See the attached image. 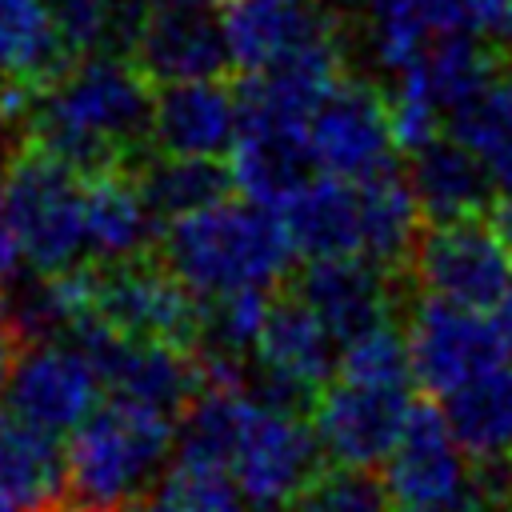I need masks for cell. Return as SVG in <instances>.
Returning <instances> with one entry per match:
<instances>
[{"label":"cell","mask_w":512,"mask_h":512,"mask_svg":"<svg viewBox=\"0 0 512 512\" xmlns=\"http://www.w3.org/2000/svg\"><path fill=\"white\" fill-rule=\"evenodd\" d=\"M152 80L136 60L92 52L68 60L32 92L28 144L80 176L136 168L152 152Z\"/></svg>","instance_id":"6da1fadb"},{"label":"cell","mask_w":512,"mask_h":512,"mask_svg":"<svg viewBox=\"0 0 512 512\" xmlns=\"http://www.w3.org/2000/svg\"><path fill=\"white\" fill-rule=\"evenodd\" d=\"M156 252L196 296L232 288H280L296 256L280 212L248 196H228L212 208L164 224Z\"/></svg>","instance_id":"7a4b0ae2"},{"label":"cell","mask_w":512,"mask_h":512,"mask_svg":"<svg viewBox=\"0 0 512 512\" xmlns=\"http://www.w3.org/2000/svg\"><path fill=\"white\" fill-rule=\"evenodd\" d=\"M176 444V416L108 396L84 424L68 432V504L80 512H124L164 472Z\"/></svg>","instance_id":"3957f363"},{"label":"cell","mask_w":512,"mask_h":512,"mask_svg":"<svg viewBox=\"0 0 512 512\" xmlns=\"http://www.w3.org/2000/svg\"><path fill=\"white\" fill-rule=\"evenodd\" d=\"M24 260L36 272H68L84 260V176L36 144H24L0 172Z\"/></svg>","instance_id":"277c9868"},{"label":"cell","mask_w":512,"mask_h":512,"mask_svg":"<svg viewBox=\"0 0 512 512\" xmlns=\"http://www.w3.org/2000/svg\"><path fill=\"white\" fill-rule=\"evenodd\" d=\"M84 316H100L112 328L140 340H168L180 348L200 344L204 296H196L160 252H144L116 264L84 260Z\"/></svg>","instance_id":"5b68a950"},{"label":"cell","mask_w":512,"mask_h":512,"mask_svg":"<svg viewBox=\"0 0 512 512\" xmlns=\"http://www.w3.org/2000/svg\"><path fill=\"white\" fill-rule=\"evenodd\" d=\"M404 276L424 296L496 312L512 296V248L484 216L424 220Z\"/></svg>","instance_id":"8992f818"},{"label":"cell","mask_w":512,"mask_h":512,"mask_svg":"<svg viewBox=\"0 0 512 512\" xmlns=\"http://www.w3.org/2000/svg\"><path fill=\"white\" fill-rule=\"evenodd\" d=\"M384 484L396 512H484L476 460L452 432L444 408L412 400L400 440L384 460Z\"/></svg>","instance_id":"52a82bcc"},{"label":"cell","mask_w":512,"mask_h":512,"mask_svg":"<svg viewBox=\"0 0 512 512\" xmlns=\"http://www.w3.org/2000/svg\"><path fill=\"white\" fill-rule=\"evenodd\" d=\"M408 360H412V384L428 392L432 400H444L464 380L504 364L512 356V344L496 316H484L476 308L424 296L408 304Z\"/></svg>","instance_id":"ba28073f"},{"label":"cell","mask_w":512,"mask_h":512,"mask_svg":"<svg viewBox=\"0 0 512 512\" xmlns=\"http://www.w3.org/2000/svg\"><path fill=\"white\" fill-rule=\"evenodd\" d=\"M132 60L148 80H204L232 64L228 8L220 0H136Z\"/></svg>","instance_id":"9c48e42d"},{"label":"cell","mask_w":512,"mask_h":512,"mask_svg":"<svg viewBox=\"0 0 512 512\" xmlns=\"http://www.w3.org/2000/svg\"><path fill=\"white\" fill-rule=\"evenodd\" d=\"M328 464L312 420L252 400L240 444L232 452V476L256 512L288 508Z\"/></svg>","instance_id":"30bf717a"},{"label":"cell","mask_w":512,"mask_h":512,"mask_svg":"<svg viewBox=\"0 0 512 512\" xmlns=\"http://www.w3.org/2000/svg\"><path fill=\"white\" fill-rule=\"evenodd\" d=\"M308 148H312L316 172L356 180V184L396 168L400 144L392 132L388 96H380L364 80L340 76L308 116Z\"/></svg>","instance_id":"8fae6325"},{"label":"cell","mask_w":512,"mask_h":512,"mask_svg":"<svg viewBox=\"0 0 512 512\" xmlns=\"http://www.w3.org/2000/svg\"><path fill=\"white\" fill-rule=\"evenodd\" d=\"M408 412H412L408 384H356L332 376L320 388L308 416L328 464L376 468L388 460L392 444L400 440Z\"/></svg>","instance_id":"7c38bea8"},{"label":"cell","mask_w":512,"mask_h":512,"mask_svg":"<svg viewBox=\"0 0 512 512\" xmlns=\"http://www.w3.org/2000/svg\"><path fill=\"white\" fill-rule=\"evenodd\" d=\"M100 388L104 384L96 368L76 344L40 340L24 348L4 400H8V412H16L20 420L52 436H64L92 416Z\"/></svg>","instance_id":"4fadbf2b"},{"label":"cell","mask_w":512,"mask_h":512,"mask_svg":"<svg viewBox=\"0 0 512 512\" xmlns=\"http://www.w3.org/2000/svg\"><path fill=\"white\" fill-rule=\"evenodd\" d=\"M292 288L316 308V316L344 344L356 332L380 324L384 316H396V304L404 300V292L412 284H408V276H392L376 260L352 252V256L304 260Z\"/></svg>","instance_id":"5bb4252c"},{"label":"cell","mask_w":512,"mask_h":512,"mask_svg":"<svg viewBox=\"0 0 512 512\" xmlns=\"http://www.w3.org/2000/svg\"><path fill=\"white\" fill-rule=\"evenodd\" d=\"M240 132V96L204 80H172L152 100V152L164 156H228Z\"/></svg>","instance_id":"9a60e30c"},{"label":"cell","mask_w":512,"mask_h":512,"mask_svg":"<svg viewBox=\"0 0 512 512\" xmlns=\"http://www.w3.org/2000/svg\"><path fill=\"white\" fill-rule=\"evenodd\" d=\"M252 360L300 392L320 396V388L336 376L340 340L296 288H276Z\"/></svg>","instance_id":"2e32d148"},{"label":"cell","mask_w":512,"mask_h":512,"mask_svg":"<svg viewBox=\"0 0 512 512\" xmlns=\"http://www.w3.org/2000/svg\"><path fill=\"white\" fill-rule=\"evenodd\" d=\"M236 192L280 208L304 180L316 176V160L308 148V124L272 120L256 112H240V132L228 152Z\"/></svg>","instance_id":"e0dca14e"},{"label":"cell","mask_w":512,"mask_h":512,"mask_svg":"<svg viewBox=\"0 0 512 512\" xmlns=\"http://www.w3.org/2000/svg\"><path fill=\"white\" fill-rule=\"evenodd\" d=\"M164 224L148 208L132 168L84 176V260L116 264L156 252Z\"/></svg>","instance_id":"ac0fdd59"},{"label":"cell","mask_w":512,"mask_h":512,"mask_svg":"<svg viewBox=\"0 0 512 512\" xmlns=\"http://www.w3.org/2000/svg\"><path fill=\"white\" fill-rule=\"evenodd\" d=\"M284 232L300 260L316 256H364V212H360V184L316 172L304 180L280 208Z\"/></svg>","instance_id":"d6986e66"},{"label":"cell","mask_w":512,"mask_h":512,"mask_svg":"<svg viewBox=\"0 0 512 512\" xmlns=\"http://www.w3.org/2000/svg\"><path fill=\"white\" fill-rule=\"evenodd\" d=\"M404 176L416 192V204H420L424 220L484 216L492 208L496 180L472 156V148H464L452 132L432 136L420 148H412V160H408Z\"/></svg>","instance_id":"ffe728a7"},{"label":"cell","mask_w":512,"mask_h":512,"mask_svg":"<svg viewBox=\"0 0 512 512\" xmlns=\"http://www.w3.org/2000/svg\"><path fill=\"white\" fill-rule=\"evenodd\" d=\"M328 32H336L332 16L316 0H228L232 64L244 72H260Z\"/></svg>","instance_id":"44dd1931"},{"label":"cell","mask_w":512,"mask_h":512,"mask_svg":"<svg viewBox=\"0 0 512 512\" xmlns=\"http://www.w3.org/2000/svg\"><path fill=\"white\" fill-rule=\"evenodd\" d=\"M0 496L20 512H48L68 496L64 448L52 432L0 412Z\"/></svg>","instance_id":"7402d4cb"},{"label":"cell","mask_w":512,"mask_h":512,"mask_svg":"<svg viewBox=\"0 0 512 512\" xmlns=\"http://www.w3.org/2000/svg\"><path fill=\"white\" fill-rule=\"evenodd\" d=\"M140 192L160 224H172L180 216H192L200 208H212L236 192L232 164L224 156H144L136 168Z\"/></svg>","instance_id":"603a6c76"},{"label":"cell","mask_w":512,"mask_h":512,"mask_svg":"<svg viewBox=\"0 0 512 512\" xmlns=\"http://www.w3.org/2000/svg\"><path fill=\"white\" fill-rule=\"evenodd\" d=\"M68 60L48 0H0V80L36 92Z\"/></svg>","instance_id":"cb8c5ba5"},{"label":"cell","mask_w":512,"mask_h":512,"mask_svg":"<svg viewBox=\"0 0 512 512\" xmlns=\"http://www.w3.org/2000/svg\"><path fill=\"white\" fill-rule=\"evenodd\" d=\"M360 212H364V256L388 268L392 276H404L416 236L424 228V212L416 204L408 176L388 168L360 180Z\"/></svg>","instance_id":"d4e9b609"},{"label":"cell","mask_w":512,"mask_h":512,"mask_svg":"<svg viewBox=\"0 0 512 512\" xmlns=\"http://www.w3.org/2000/svg\"><path fill=\"white\" fill-rule=\"evenodd\" d=\"M444 416L472 460L512 456V364H496L444 396Z\"/></svg>","instance_id":"484cf974"},{"label":"cell","mask_w":512,"mask_h":512,"mask_svg":"<svg viewBox=\"0 0 512 512\" xmlns=\"http://www.w3.org/2000/svg\"><path fill=\"white\" fill-rule=\"evenodd\" d=\"M444 124L464 148H472L496 188L512 192V64L504 60L500 72L456 104Z\"/></svg>","instance_id":"4316f807"},{"label":"cell","mask_w":512,"mask_h":512,"mask_svg":"<svg viewBox=\"0 0 512 512\" xmlns=\"http://www.w3.org/2000/svg\"><path fill=\"white\" fill-rule=\"evenodd\" d=\"M136 508L140 512H244L248 500L232 468L172 456V464L136 500Z\"/></svg>","instance_id":"83f0119b"},{"label":"cell","mask_w":512,"mask_h":512,"mask_svg":"<svg viewBox=\"0 0 512 512\" xmlns=\"http://www.w3.org/2000/svg\"><path fill=\"white\" fill-rule=\"evenodd\" d=\"M56 28L68 56L116 52L132 44L136 0H56Z\"/></svg>","instance_id":"f1b7e54d"},{"label":"cell","mask_w":512,"mask_h":512,"mask_svg":"<svg viewBox=\"0 0 512 512\" xmlns=\"http://www.w3.org/2000/svg\"><path fill=\"white\" fill-rule=\"evenodd\" d=\"M336 376L356 384H412V360H408V332L396 316H384L380 324L356 332L340 344Z\"/></svg>","instance_id":"f546056e"},{"label":"cell","mask_w":512,"mask_h":512,"mask_svg":"<svg viewBox=\"0 0 512 512\" xmlns=\"http://www.w3.org/2000/svg\"><path fill=\"white\" fill-rule=\"evenodd\" d=\"M472 32L492 40L500 52H512V0H468Z\"/></svg>","instance_id":"4dcf8cb0"},{"label":"cell","mask_w":512,"mask_h":512,"mask_svg":"<svg viewBox=\"0 0 512 512\" xmlns=\"http://www.w3.org/2000/svg\"><path fill=\"white\" fill-rule=\"evenodd\" d=\"M20 260H24V248H20L16 224H12L8 204H4V192H0V292L20 276Z\"/></svg>","instance_id":"1f68e13d"},{"label":"cell","mask_w":512,"mask_h":512,"mask_svg":"<svg viewBox=\"0 0 512 512\" xmlns=\"http://www.w3.org/2000/svg\"><path fill=\"white\" fill-rule=\"evenodd\" d=\"M24 336L16 332V324L8 320V312H4V304H0V396L8 392V384H12V372H16V364H20V356H24Z\"/></svg>","instance_id":"d6a6232c"},{"label":"cell","mask_w":512,"mask_h":512,"mask_svg":"<svg viewBox=\"0 0 512 512\" xmlns=\"http://www.w3.org/2000/svg\"><path fill=\"white\" fill-rule=\"evenodd\" d=\"M0 512H20V508H16V504H8V500L0 496Z\"/></svg>","instance_id":"836d02e7"},{"label":"cell","mask_w":512,"mask_h":512,"mask_svg":"<svg viewBox=\"0 0 512 512\" xmlns=\"http://www.w3.org/2000/svg\"><path fill=\"white\" fill-rule=\"evenodd\" d=\"M324 4H344V0H324Z\"/></svg>","instance_id":"e575fe53"},{"label":"cell","mask_w":512,"mask_h":512,"mask_svg":"<svg viewBox=\"0 0 512 512\" xmlns=\"http://www.w3.org/2000/svg\"><path fill=\"white\" fill-rule=\"evenodd\" d=\"M124 512H140V508H136V504H132V508H124Z\"/></svg>","instance_id":"d590c367"}]
</instances>
